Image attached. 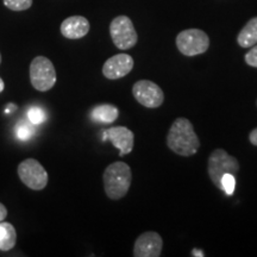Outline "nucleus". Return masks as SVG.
Masks as SVG:
<instances>
[{"label":"nucleus","instance_id":"nucleus-9","mask_svg":"<svg viewBox=\"0 0 257 257\" xmlns=\"http://www.w3.org/2000/svg\"><path fill=\"white\" fill-rule=\"evenodd\" d=\"M163 249V239L157 232L148 231L141 234L134 245L135 257H160Z\"/></svg>","mask_w":257,"mask_h":257},{"label":"nucleus","instance_id":"nucleus-7","mask_svg":"<svg viewBox=\"0 0 257 257\" xmlns=\"http://www.w3.org/2000/svg\"><path fill=\"white\" fill-rule=\"evenodd\" d=\"M110 34L114 46L120 50L131 49L138 41L136 29L126 16H118L111 22Z\"/></svg>","mask_w":257,"mask_h":257},{"label":"nucleus","instance_id":"nucleus-6","mask_svg":"<svg viewBox=\"0 0 257 257\" xmlns=\"http://www.w3.org/2000/svg\"><path fill=\"white\" fill-rule=\"evenodd\" d=\"M17 172L21 181L34 191L44 189L49 181L47 170L35 159H27L19 163Z\"/></svg>","mask_w":257,"mask_h":257},{"label":"nucleus","instance_id":"nucleus-24","mask_svg":"<svg viewBox=\"0 0 257 257\" xmlns=\"http://www.w3.org/2000/svg\"><path fill=\"white\" fill-rule=\"evenodd\" d=\"M192 256H204V251H201V250H192Z\"/></svg>","mask_w":257,"mask_h":257},{"label":"nucleus","instance_id":"nucleus-19","mask_svg":"<svg viewBox=\"0 0 257 257\" xmlns=\"http://www.w3.org/2000/svg\"><path fill=\"white\" fill-rule=\"evenodd\" d=\"M245 62L246 64H249L250 67H253V68H257V46L251 47L248 53L245 54Z\"/></svg>","mask_w":257,"mask_h":257},{"label":"nucleus","instance_id":"nucleus-16","mask_svg":"<svg viewBox=\"0 0 257 257\" xmlns=\"http://www.w3.org/2000/svg\"><path fill=\"white\" fill-rule=\"evenodd\" d=\"M6 8L11 11H25L32 6V0H3Z\"/></svg>","mask_w":257,"mask_h":257},{"label":"nucleus","instance_id":"nucleus-22","mask_svg":"<svg viewBox=\"0 0 257 257\" xmlns=\"http://www.w3.org/2000/svg\"><path fill=\"white\" fill-rule=\"evenodd\" d=\"M8 216V208H6L4 205L0 202V221H3Z\"/></svg>","mask_w":257,"mask_h":257},{"label":"nucleus","instance_id":"nucleus-3","mask_svg":"<svg viewBox=\"0 0 257 257\" xmlns=\"http://www.w3.org/2000/svg\"><path fill=\"white\" fill-rule=\"evenodd\" d=\"M239 162L224 149H216L208 157L207 172L212 184L221 189V179L225 174L237 175L239 172Z\"/></svg>","mask_w":257,"mask_h":257},{"label":"nucleus","instance_id":"nucleus-13","mask_svg":"<svg viewBox=\"0 0 257 257\" xmlns=\"http://www.w3.org/2000/svg\"><path fill=\"white\" fill-rule=\"evenodd\" d=\"M118 117H119V110L114 105L111 104L98 105L91 112L92 119L99 121V123H113L114 120H117Z\"/></svg>","mask_w":257,"mask_h":257},{"label":"nucleus","instance_id":"nucleus-26","mask_svg":"<svg viewBox=\"0 0 257 257\" xmlns=\"http://www.w3.org/2000/svg\"><path fill=\"white\" fill-rule=\"evenodd\" d=\"M0 63H2V54H0Z\"/></svg>","mask_w":257,"mask_h":257},{"label":"nucleus","instance_id":"nucleus-8","mask_svg":"<svg viewBox=\"0 0 257 257\" xmlns=\"http://www.w3.org/2000/svg\"><path fill=\"white\" fill-rule=\"evenodd\" d=\"M135 99L147 108H157L165 101V93L157 83L150 80H140L134 85Z\"/></svg>","mask_w":257,"mask_h":257},{"label":"nucleus","instance_id":"nucleus-18","mask_svg":"<svg viewBox=\"0 0 257 257\" xmlns=\"http://www.w3.org/2000/svg\"><path fill=\"white\" fill-rule=\"evenodd\" d=\"M236 186V179L232 174H225L221 179V191H224L227 195H232Z\"/></svg>","mask_w":257,"mask_h":257},{"label":"nucleus","instance_id":"nucleus-17","mask_svg":"<svg viewBox=\"0 0 257 257\" xmlns=\"http://www.w3.org/2000/svg\"><path fill=\"white\" fill-rule=\"evenodd\" d=\"M28 118L32 124L38 125L46 120L47 114H46V112H44L40 107H32V108H30V111L28 112Z\"/></svg>","mask_w":257,"mask_h":257},{"label":"nucleus","instance_id":"nucleus-21","mask_svg":"<svg viewBox=\"0 0 257 257\" xmlns=\"http://www.w3.org/2000/svg\"><path fill=\"white\" fill-rule=\"evenodd\" d=\"M249 141L252 146L257 147V127L253 128L251 133L249 134Z\"/></svg>","mask_w":257,"mask_h":257},{"label":"nucleus","instance_id":"nucleus-25","mask_svg":"<svg viewBox=\"0 0 257 257\" xmlns=\"http://www.w3.org/2000/svg\"><path fill=\"white\" fill-rule=\"evenodd\" d=\"M5 88V83H4V80H3L2 78H0V93H2L3 91H4Z\"/></svg>","mask_w":257,"mask_h":257},{"label":"nucleus","instance_id":"nucleus-20","mask_svg":"<svg viewBox=\"0 0 257 257\" xmlns=\"http://www.w3.org/2000/svg\"><path fill=\"white\" fill-rule=\"evenodd\" d=\"M31 135H32V130L31 127L28 126V125H19L17 127V136L19 140L27 141L31 137Z\"/></svg>","mask_w":257,"mask_h":257},{"label":"nucleus","instance_id":"nucleus-23","mask_svg":"<svg viewBox=\"0 0 257 257\" xmlns=\"http://www.w3.org/2000/svg\"><path fill=\"white\" fill-rule=\"evenodd\" d=\"M5 233H6V229L4 227V225L0 223V240L4 238Z\"/></svg>","mask_w":257,"mask_h":257},{"label":"nucleus","instance_id":"nucleus-12","mask_svg":"<svg viewBox=\"0 0 257 257\" xmlns=\"http://www.w3.org/2000/svg\"><path fill=\"white\" fill-rule=\"evenodd\" d=\"M89 22L82 16H72L64 19L61 24V34L68 40H79L85 37L89 31Z\"/></svg>","mask_w":257,"mask_h":257},{"label":"nucleus","instance_id":"nucleus-2","mask_svg":"<svg viewBox=\"0 0 257 257\" xmlns=\"http://www.w3.org/2000/svg\"><path fill=\"white\" fill-rule=\"evenodd\" d=\"M104 189L111 200H119L127 194L133 180L130 166L125 162H114L106 167L104 176Z\"/></svg>","mask_w":257,"mask_h":257},{"label":"nucleus","instance_id":"nucleus-1","mask_svg":"<svg viewBox=\"0 0 257 257\" xmlns=\"http://www.w3.org/2000/svg\"><path fill=\"white\" fill-rule=\"evenodd\" d=\"M167 146L180 156H193L200 148V141L193 124L187 118H178L172 124L167 135Z\"/></svg>","mask_w":257,"mask_h":257},{"label":"nucleus","instance_id":"nucleus-15","mask_svg":"<svg viewBox=\"0 0 257 257\" xmlns=\"http://www.w3.org/2000/svg\"><path fill=\"white\" fill-rule=\"evenodd\" d=\"M6 229L5 237L0 240V250L2 251H10L11 249L15 248L16 243H17V231L11 223H6V221H0Z\"/></svg>","mask_w":257,"mask_h":257},{"label":"nucleus","instance_id":"nucleus-11","mask_svg":"<svg viewBox=\"0 0 257 257\" xmlns=\"http://www.w3.org/2000/svg\"><path fill=\"white\" fill-rule=\"evenodd\" d=\"M104 140L111 141L114 148L119 150V156L127 155L134 149L135 135L130 128L125 126H114L106 130Z\"/></svg>","mask_w":257,"mask_h":257},{"label":"nucleus","instance_id":"nucleus-4","mask_svg":"<svg viewBox=\"0 0 257 257\" xmlns=\"http://www.w3.org/2000/svg\"><path fill=\"white\" fill-rule=\"evenodd\" d=\"M30 81L36 91L47 92L55 86L57 76L55 67L48 57L37 56L30 64Z\"/></svg>","mask_w":257,"mask_h":257},{"label":"nucleus","instance_id":"nucleus-14","mask_svg":"<svg viewBox=\"0 0 257 257\" xmlns=\"http://www.w3.org/2000/svg\"><path fill=\"white\" fill-rule=\"evenodd\" d=\"M237 42L242 48H251L257 44V17L250 19L240 30Z\"/></svg>","mask_w":257,"mask_h":257},{"label":"nucleus","instance_id":"nucleus-5","mask_svg":"<svg viewBox=\"0 0 257 257\" xmlns=\"http://www.w3.org/2000/svg\"><path fill=\"white\" fill-rule=\"evenodd\" d=\"M176 47L185 56H195L206 53L210 47V38L206 32L199 29L181 31L176 37Z\"/></svg>","mask_w":257,"mask_h":257},{"label":"nucleus","instance_id":"nucleus-10","mask_svg":"<svg viewBox=\"0 0 257 257\" xmlns=\"http://www.w3.org/2000/svg\"><path fill=\"white\" fill-rule=\"evenodd\" d=\"M133 56L127 54H117L108 59L102 66V74L108 80H118L126 76L134 68Z\"/></svg>","mask_w":257,"mask_h":257}]
</instances>
